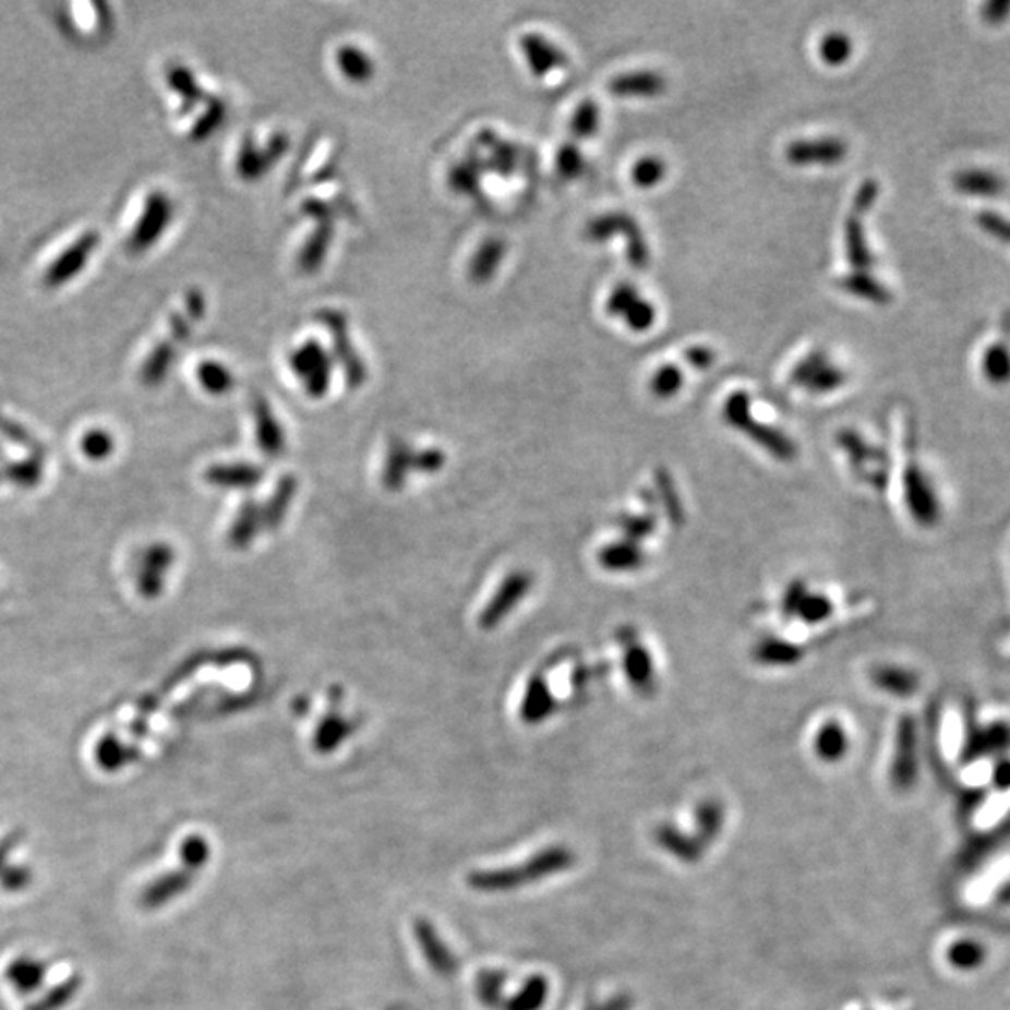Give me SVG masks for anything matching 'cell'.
I'll list each match as a JSON object with an SVG mask.
<instances>
[{
    "label": "cell",
    "mask_w": 1010,
    "mask_h": 1010,
    "mask_svg": "<svg viewBox=\"0 0 1010 1010\" xmlns=\"http://www.w3.org/2000/svg\"><path fill=\"white\" fill-rule=\"evenodd\" d=\"M206 481L225 489H253L263 481V470L251 462L216 465L206 472Z\"/></svg>",
    "instance_id": "cell-19"
},
{
    "label": "cell",
    "mask_w": 1010,
    "mask_h": 1010,
    "mask_svg": "<svg viewBox=\"0 0 1010 1010\" xmlns=\"http://www.w3.org/2000/svg\"><path fill=\"white\" fill-rule=\"evenodd\" d=\"M573 863V855L565 850L554 847L546 850L541 855H536L532 861L526 865L504 868V870H481L468 876V886L481 892H500L509 891L515 887L526 886L533 879L545 878L549 874L564 870L565 866Z\"/></svg>",
    "instance_id": "cell-1"
},
{
    "label": "cell",
    "mask_w": 1010,
    "mask_h": 1010,
    "mask_svg": "<svg viewBox=\"0 0 1010 1010\" xmlns=\"http://www.w3.org/2000/svg\"><path fill=\"white\" fill-rule=\"evenodd\" d=\"M818 53H820L821 62H826L827 67H842L852 57V40L844 33L826 34L818 46Z\"/></svg>",
    "instance_id": "cell-31"
},
{
    "label": "cell",
    "mask_w": 1010,
    "mask_h": 1010,
    "mask_svg": "<svg viewBox=\"0 0 1010 1010\" xmlns=\"http://www.w3.org/2000/svg\"><path fill=\"white\" fill-rule=\"evenodd\" d=\"M556 700L552 696L551 685L541 674L530 677L526 685L522 704H520V719L528 724H538L554 713Z\"/></svg>",
    "instance_id": "cell-17"
},
{
    "label": "cell",
    "mask_w": 1010,
    "mask_h": 1010,
    "mask_svg": "<svg viewBox=\"0 0 1010 1010\" xmlns=\"http://www.w3.org/2000/svg\"><path fill=\"white\" fill-rule=\"evenodd\" d=\"M175 345L177 342L161 341L158 347L152 350L151 358L146 360L145 368H143V381H145V384L156 386V384L164 381L165 374H167L172 360H175Z\"/></svg>",
    "instance_id": "cell-29"
},
{
    "label": "cell",
    "mask_w": 1010,
    "mask_h": 1010,
    "mask_svg": "<svg viewBox=\"0 0 1010 1010\" xmlns=\"http://www.w3.org/2000/svg\"><path fill=\"white\" fill-rule=\"evenodd\" d=\"M352 732H354L352 721H348L347 717H342L337 711H329L328 716L324 717L316 726L313 747L316 748V753L328 755V753H334L341 743L347 742Z\"/></svg>",
    "instance_id": "cell-22"
},
{
    "label": "cell",
    "mask_w": 1010,
    "mask_h": 1010,
    "mask_svg": "<svg viewBox=\"0 0 1010 1010\" xmlns=\"http://www.w3.org/2000/svg\"><path fill=\"white\" fill-rule=\"evenodd\" d=\"M224 117V104L219 99H212L206 112L201 115L195 125L191 128V139L193 141H203V139L211 137V133L216 130L217 125L221 124Z\"/></svg>",
    "instance_id": "cell-42"
},
{
    "label": "cell",
    "mask_w": 1010,
    "mask_h": 1010,
    "mask_svg": "<svg viewBox=\"0 0 1010 1010\" xmlns=\"http://www.w3.org/2000/svg\"><path fill=\"white\" fill-rule=\"evenodd\" d=\"M750 405H753V399H750L747 392H742V389L734 392V394L729 395V399L724 400L722 418L732 429L745 434L755 444L763 447L769 455H773L774 459H794V442L787 438L786 434L779 431V429L756 421Z\"/></svg>",
    "instance_id": "cell-2"
},
{
    "label": "cell",
    "mask_w": 1010,
    "mask_h": 1010,
    "mask_svg": "<svg viewBox=\"0 0 1010 1010\" xmlns=\"http://www.w3.org/2000/svg\"><path fill=\"white\" fill-rule=\"evenodd\" d=\"M413 472V452L405 440H389L387 444L384 466H382V483L389 491H400L407 485L408 476Z\"/></svg>",
    "instance_id": "cell-15"
},
{
    "label": "cell",
    "mask_w": 1010,
    "mask_h": 1010,
    "mask_svg": "<svg viewBox=\"0 0 1010 1010\" xmlns=\"http://www.w3.org/2000/svg\"><path fill=\"white\" fill-rule=\"evenodd\" d=\"M624 672L638 693H650L656 687V664L648 648L629 638L624 642Z\"/></svg>",
    "instance_id": "cell-14"
},
{
    "label": "cell",
    "mask_w": 1010,
    "mask_h": 1010,
    "mask_svg": "<svg viewBox=\"0 0 1010 1010\" xmlns=\"http://www.w3.org/2000/svg\"><path fill=\"white\" fill-rule=\"evenodd\" d=\"M599 562L604 569L616 573L635 572L644 564V554L633 541L611 543L599 552Z\"/></svg>",
    "instance_id": "cell-25"
},
{
    "label": "cell",
    "mask_w": 1010,
    "mask_h": 1010,
    "mask_svg": "<svg viewBox=\"0 0 1010 1010\" xmlns=\"http://www.w3.org/2000/svg\"><path fill=\"white\" fill-rule=\"evenodd\" d=\"M622 235L627 248V261L635 268H646L650 264V245L637 219L625 212H609L590 219L585 227L588 242H609L612 237Z\"/></svg>",
    "instance_id": "cell-3"
},
{
    "label": "cell",
    "mask_w": 1010,
    "mask_h": 1010,
    "mask_svg": "<svg viewBox=\"0 0 1010 1010\" xmlns=\"http://www.w3.org/2000/svg\"><path fill=\"white\" fill-rule=\"evenodd\" d=\"M683 376L682 369L674 363H666L661 369H657L656 374L651 376L650 389L657 399H672L682 392Z\"/></svg>",
    "instance_id": "cell-33"
},
{
    "label": "cell",
    "mask_w": 1010,
    "mask_h": 1010,
    "mask_svg": "<svg viewBox=\"0 0 1010 1010\" xmlns=\"http://www.w3.org/2000/svg\"><path fill=\"white\" fill-rule=\"evenodd\" d=\"M803 651L795 644L786 642L781 638H766L755 648V659L763 666H792L799 663Z\"/></svg>",
    "instance_id": "cell-26"
},
{
    "label": "cell",
    "mask_w": 1010,
    "mask_h": 1010,
    "mask_svg": "<svg viewBox=\"0 0 1010 1010\" xmlns=\"http://www.w3.org/2000/svg\"><path fill=\"white\" fill-rule=\"evenodd\" d=\"M290 368L296 376L302 381L305 392L313 399H321L328 394L332 365L328 356L316 342H302L290 354Z\"/></svg>",
    "instance_id": "cell-6"
},
{
    "label": "cell",
    "mask_w": 1010,
    "mask_h": 1010,
    "mask_svg": "<svg viewBox=\"0 0 1010 1010\" xmlns=\"http://www.w3.org/2000/svg\"><path fill=\"white\" fill-rule=\"evenodd\" d=\"M814 750H816V755L820 756L821 760H840L847 753L846 730L842 729L840 722H826L818 730V735L814 740Z\"/></svg>",
    "instance_id": "cell-27"
},
{
    "label": "cell",
    "mask_w": 1010,
    "mask_h": 1010,
    "mask_svg": "<svg viewBox=\"0 0 1010 1010\" xmlns=\"http://www.w3.org/2000/svg\"><path fill=\"white\" fill-rule=\"evenodd\" d=\"M640 292H638L637 287L633 282L622 281L617 282L616 287L611 290V294L606 298V303H604V309L606 313L611 316L624 315L625 309L629 308L630 303L637 300Z\"/></svg>",
    "instance_id": "cell-41"
},
{
    "label": "cell",
    "mask_w": 1010,
    "mask_h": 1010,
    "mask_svg": "<svg viewBox=\"0 0 1010 1010\" xmlns=\"http://www.w3.org/2000/svg\"><path fill=\"white\" fill-rule=\"evenodd\" d=\"M599 122H601V109L598 104L593 99H585L573 112L569 130H572L573 137L590 139L598 132Z\"/></svg>",
    "instance_id": "cell-30"
},
{
    "label": "cell",
    "mask_w": 1010,
    "mask_h": 1010,
    "mask_svg": "<svg viewBox=\"0 0 1010 1010\" xmlns=\"http://www.w3.org/2000/svg\"><path fill=\"white\" fill-rule=\"evenodd\" d=\"M263 505L248 500L240 505L237 517L232 520L229 530V543L235 549H248L255 541L256 536L263 532Z\"/></svg>",
    "instance_id": "cell-18"
},
{
    "label": "cell",
    "mask_w": 1010,
    "mask_h": 1010,
    "mask_svg": "<svg viewBox=\"0 0 1010 1010\" xmlns=\"http://www.w3.org/2000/svg\"><path fill=\"white\" fill-rule=\"evenodd\" d=\"M549 984L543 977H532L528 981L519 996L513 997L505 1010H539L545 1003Z\"/></svg>",
    "instance_id": "cell-37"
},
{
    "label": "cell",
    "mask_w": 1010,
    "mask_h": 1010,
    "mask_svg": "<svg viewBox=\"0 0 1010 1010\" xmlns=\"http://www.w3.org/2000/svg\"><path fill=\"white\" fill-rule=\"evenodd\" d=\"M666 80L653 70L620 73L609 83V93L616 98H657L666 91Z\"/></svg>",
    "instance_id": "cell-13"
},
{
    "label": "cell",
    "mask_w": 1010,
    "mask_h": 1010,
    "mask_svg": "<svg viewBox=\"0 0 1010 1010\" xmlns=\"http://www.w3.org/2000/svg\"><path fill=\"white\" fill-rule=\"evenodd\" d=\"M182 857H184L185 865L199 868L211 857V847H208L203 837H190V840H185L184 847H182Z\"/></svg>",
    "instance_id": "cell-48"
},
{
    "label": "cell",
    "mask_w": 1010,
    "mask_h": 1010,
    "mask_svg": "<svg viewBox=\"0 0 1010 1010\" xmlns=\"http://www.w3.org/2000/svg\"><path fill=\"white\" fill-rule=\"evenodd\" d=\"M846 378L844 369L834 365L831 358L821 350H813L810 354L805 356L790 373L792 386L803 387L813 395L833 394L839 387L844 386Z\"/></svg>",
    "instance_id": "cell-4"
},
{
    "label": "cell",
    "mask_w": 1010,
    "mask_h": 1010,
    "mask_svg": "<svg viewBox=\"0 0 1010 1010\" xmlns=\"http://www.w3.org/2000/svg\"><path fill=\"white\" fill-rule=\"evenodd\" d=\"M795 167L840 164L847 156V145L839 137L797 139L784 151Z\"/></svg>",
    "instance_id": "cell-10"
},
{
    "label": "cell",
    "mask_w": 1010,
    "mask_h": 1010,
    "mask_svg": "<svg viewBox=\"0 0 1010 1010\" xmlns=\"http://www.w3.org/2000/svg\"><path fill=\"white\" fill-rule=\"evenodd\" d=\"M863 216H865L863 212L852 208V214L847 216L846 227H844L847 263L852 264L855 272H866L874 264L873 251L866 242Z\"/></svg>",
    "instance_id": "cell-20"
},
{
    "label": "cell",
    "mask_w": 1010,
    "mask_h": 1010,
    "mask_svg": "<svg viewBox=\"0 0 1010 1010\" xmlns=\"http://www.w3.org/2000/svg\"><path fill=\"white\" fill-rule=\"evenodd\" d=\"M167 81H169L172 91L184 99L185 109H190L193 104H197L203 99V88L199 86L197 80L193 77V73L188 68L172 67L167 73Z\"/></svg>",
    "instance_id": "cell-34"
},
{
    "label": "cell",
    "mask_w": 1010,
    "mask_h": 1010,
    "mask_svg": "<svg viewBox=\"0 0 1010 1010\" xmlns=\"http://www.w3.org/2000/svg\"><path fill=\"white\" fill-rule=\"evenodd\" d=\"M98 245L99 232H96V230H88L85 235H81V237L77 238V240H75L51 266H49L46 276H44L46 287H49V289H59L62 285H67L70 279H73V277L80 276L81 269L85 268L86 263L91 261V256H93Z\"/></svg>",
    "instance_id": "cell-9"
},
{
    "label": "cell",
    "mask_w": 1010,
    "mask_h": 1010,
    "mask_svg": "<svg viewBox=\"0 0 1010 1010\" xmlns=\"http://www.w3.org/2000/svg\"><path fill=\"white\" fill-rule=\"evenodd\" d=\"M504 977L500 973H492V971H483L478 977V996L481 997V1001L485 1005H498L500 1001V984H502Z\"/></svg>",
    "instance_id": "cell-46"
},
{
    "label": "cell",
    "mask_w": 1010,
    "mask_h": 1010,
    "mask_svg": "<svg viewBox=\"0 0 1010 1010\" xmlns=\"http://www.w3.org/2000/svg\"><path fill=\"white\" fill-rule=\"evenodd\" d=\"M986 373L990 374L994 381H1007L1010 376V356L1005 348H991L986 354Z\"/></svg>",
    "instance_id": "cell-45"
},
{
    "label": "cell",
    "mask_w": 1010,
    "mask_h": 1010,
    "mask_svg": "<svg viewBox=\"0 0 1010 1010\" xmlns=\"http://www.w3.org/2000/svg\"><path fill=\"white\" fill-rule=\"evenodd\" d=\"M630 177H633L635 185L644 188V190H650L653 185L663 182V178L666 177V164L659 156H644L633 167Z\"/></svg>",
    "instance_id": "cell-35"
},
{
    "label": "cell",
    "mask_w": 1010,
    "mask_h": 1010,
    "mask_svg": "<svg viewBox=\"0 0 1010 1010\" xmlns=\"http://www.w3.org/2000/svg\"><path fill=\"white\" fill-rule=\"evenodd\" d=\"M874 682H876L879 689L887 690V693L897 696L910 695L913 687H915L912 674H907V672L900 669L876 670Z\"/></svg>",
    "instance_id": "cell-39"
},
{
    "label": "cell",
    "mask_w": 1010,
    "mask_h": 1010,
    "mask_svg": "<svg viewBox=\"0 0 1010 1010\" xmlns=\"http://www.w3.org/2000/svg\"><path fill=\"white\" fill-rule=\"evenodd\" d=\"M520 49L528 60V67L536 77H545L546 73L567 67L569 59L556 44L541 34H525L520 38Z\"/></svg>",
    "instance_id": "cell-11"
},
{
    "label": "cell",
    "mask_w": 1010,
    "mask_h": 1010,
    "mask_svg": "<svg viewBox=\"0 0 1010 1010\" xmlns=\"http://www.w3.org/2000/svg\"><path fill=\"white\" fill-rule=\"evenodd\" d=\"M556 171L564 180H575L586 171V158L577 145L565 143L556 154Z\"/></svg>",
    "instance_id": "cell-40"
},
{
    "label": "cell",
    "mask_w": 1010,
    "mask_h": 1010,
    "mask_svg": "<svg viewBox=\"0 0 1010 1010\" xmlns=\"http://www.w3.org/2000/svg\"><path fill=\"white\" fill-rule=\"evenodd\" d=\"M172 560H175V552H172L171 546H152L148 554H146L145 573L141 577V590L145 596H148V598L158 596L161 588H164V575L169 572Z\"/></svg>",
    "instance_id": "cell-23"
},
{
    "label": "cell",
    "mask_w": 1010,
    "mask_h": 1010,
    "mask_svg": "<svg viewBox=\"0 0 1010 1010\" xmlns=\"http://www.w3.org/2000/svg\"><path fill=\"white\" fill-rule=\"evenodd\" d=\"M413 936L418 939L421 952L425 957L429 965L433 967L442 977H452L457 971V958L447 949L446 943L442 941L438 931L434 930L433 925L425 918H418L413 923Z\"/></svg>",
    "instance_id": "cell-12"
},
{
    "label": "cell",
    "mask_w": 1010,
    "mask_h": 1010,
    "mask_svg": "<svg viewBox=\"0 0 1010 1010\" xmlns=\"http://www.w3.org/2000/svg\"><path fill=\"white\" fill-rule=\"evenodd\" d=\"M253 418H255L256 442H258L261 452L268 457H279L285 452L287 440H285L276 413L266 400H253Z\"/></svg>",
    "instance_id": "cell-16"
},
{
    "label": "cell",
    "mask_w": 1010,
    "mask_h": 1010,
    "mask_svg": "<svg viewBox=\"0 0 1010 1010\" xmlns=\"http://www.w3.org/2000/svg\"><path fill=\"white\" fill-rule=\"evenodd\" d=\"M296 492H298V479L290 473L282 476L272 498L263 505L264 530L276 532L281 528L282 520L287 519L290 505L294 502Z\"/></svg>",
    "instance_id": "cell-21"
},
{
    "label": "cell",
    "mask_w": 1010,
    "mask_h": 1010,
    "mask_svg": "<svg viewBox=\"0 0 1010 1010\" xmlns=\"http://www.w3.org/2000/svg\"><path fill=\"white\" fill-rule=\"evenodd\" d=\"M83 449L93 459H104L112 449V438L106 431H91L83 440Z\"/></svg>",
    "instance_id": "cell-47"
},
{
    "label": "cell",
    "mask_w": 1010,
    "mask_h": 1010,
    "mask_svg": "<svg viewBox=\"0 0 1010 1010\" xmlns=\"http://www.w3.org/2000/svg\"><path fill=\"white\" fill-rule=\"evenodd\" d=\"M172 203L161 191H154L146 199L143 214L139 217L137 225L130 235L128 248L133 253H143L151 250L154 243L158 242L159 237L164 235L167 225L171 221Z\"/></svg>",
    "instance_id": "cell-7"
},
{
    "label": "cell",
    "mask_w": 1010,
    "mask_h": 1010,
    "mask_svg": "<svg viewBox=\"0 0 1010 1010\" xmlns=\"http://www.w3.org/2000/svg\"><path fill=\"white\" fill-rule=\"evenodd\" d=\"M337 64L341 68L342 75L358 83L369 80L373 73V62L368 55L356 47H342L337 53Z\"/></svg>",
    "instance_id": "cell-32"
},
{
    "label": "cell",
    "mask_w": 1010,
    "mask_h": 1010,
    "mask_svg": "<svg viewBox=\"0 0 1010 1010\" xmlns=\"http://www.w3.org/2000/svg\"><path fill=\"white\" fill-rule=\"evenodd\" d=\"M533 578L530 573L513 572L504 578L498 591L479 614V625L485 630L496 629L505 617L509 616L526 596L532 591Z\"/></svg>",
    "instance_id": "cell-5"
},
{
    "label": "cell",
    "mask_w": 1010,
    "mask_h": 1010,
    "mask_svg": "<svg viewBox=\"0 0 1010 1010\" xmlns=\"http://www.w3.org/2000/svg\"><path fill=\"white\" fill-rule=\"evenodd\" d=\"M685 358L695 369H709L716 363L713 348L704 347V345H696V347L685 350Z\"/></svg>",
    "instance_id": "cell-49"
},
{
    "label": "cell",
    "mask_w": 1010,
    "mask_h": 1010,
    "mask_svg": "<svg viewBox=\"0 0 1010 1010\" xmlns=\"http://www.w3.org/2000/svg\"><path fill=\"white\" fill-rule=\"evenodd\" d=\"M837 287L847 292V294L857 296V298H863L868 302H891V292L878 279H874L868 272H852L847 276L840 277V279H837Z\"/></svg>",
    "instance_id": "cell-24"
},
{
    "label": "cell",
    "mask_w": 1010,
    "mask_h": 1010,
    "mask_svg": "<svg viewBox=\"0 0 1010 1010\" xmlns=\"http://www.w3.org/2000/svg\"><path fill=\"white\" fill-rule=\"evenodd\" d=\"M197 376L204 392L212 395L229 394L232 386H235V376L230 373L229 368H225L217 361H204V363H201Z\"/></svg>",
    "instance_id": "cell-28"
},
{
    "label": "cell",
    "mask_w": 1010,
    "mask_h": 1010,
    "mask_svg": "<svg viewBox=\"0 0 1010 1010\" xmlns=\"http://www.w3.org/2000/svg\"><path fill=\"white\" fill-rule=\"evenodd\" d=\"M958 185H960L962 190L994 193V191L1001 188V182H999V178L994 177V175H986V172H967V175H962V177H960Z\"/></svg>",
    "instance_id": "cell-44"
},
{
    "label": "cell",
    "mask_w": 1010,
    "mask_h": 1010,
    "mask_svg": "<svg viewBox=\"0 0 1010 1010\" xmlns=\"http://www.w3.org/2000/svg\"><path fill=\"white\" fill-rule=\"evenodd\" d=\"M622 321L625 322V326L635 332V334H642V332H648V329L656 324L657 321V309L653 303L648 302L642 296H638L635 302L630 303L629 308L625 309L624 315L620 316Z\"/></svg>",
    "instance_id": "cell-36"
},
{
    "label": "cell",
    "mask_w": 1010,
    "mask_h": 1010,
    "mask_svg": "<svg viewBox=\"0 0 1010 1010\" xmlns=\"http://www.w3.org/2000/svg\"><path fill=\"white\" fill-rule=\"evenodd\" d=\"M446 465V455L438 447H426L423 452L413 453V470L421 473H436Z\"/></svg>",
    "instance_id": "cell-43"
},
{
    "label": "cell",
    "mask_w": 1010,
    "mask_h": 1010,
    "mask_svg": "<svg viewBox=\"0 0 1010 1010\" xmlns=\"http://www.w3.org/2000/svg\"><path fill=\"white\" fill-rule=\"evenodd\" d=\"M505 245L504 242L500 240H491L486 242L481 250H479L478 256L472 264V272L479 279H489V277L496 272L502 258H504Z\"/></svg>",
    "instance_id": "cell-38"
},
{
    "label": "cell",
    "mask_w": 1010,
    "mask_h": 1010,
    "mask_svg": "<svg viewBox=\"0 0 1010 1010\" xmlns=\"http://www.w3.org/2000/svg\"><path fill=\"white\" fill-rule=\"evenodd\" d=\"M782 609L787 616L795 617L803 624L820 625L833 616L834 604L827 596L810 590L803 580H795L784 591Z\"/></svg>",
    "instance_id": "cell-8"
}]
</instances>
